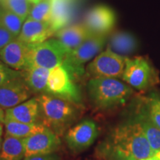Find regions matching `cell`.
Here are the masks:
<instances>
[{
	"label": "cell",
	"mask_w": 160,
	"mask_h": 160,
	"mask_svg": "<svg viewBox=\"0 0 160 160\" xmlns=\"http://www.w3.org/2000/svg\"><path fill=\"white\" fill-rule=\"evenodd\" d=\"M73 0H52L51 25L55 31L67 26L71 19Z\"/></svg>",
	"instance_id": "cell-20"
},
{
	"label": "cell",
	"mask_w": 160,
	"mask_h": 160,
	"mask_svg": "<svg viewBox=\"0 0 160 160\" xmlns=\"http://www.w3.org/2000/svg\"><path fill=\"white\" fill-rule=\"evenodd\" d=\"M87 92L93 107L102 111L125 105L134 94L131 86L113 78H91Z\"/></svg>",
	"instance_id": "cell-2"
},
{
	"label": "cell",
	"mask_w": 160,
	"mask_h": 160,
	"mask_svg": "<svg viewBox=\"0 0 160 160\" xmlns=\"http://www.w3.org/2000/svg\"><path fill=\"white\" fill-rule=\"evenodd\" d=\"M107 47L124 57L132 54L138 48V41L133 34L127 31H116L108 39Z\"/></svg>",
	"instance_id": "cell-18"
},
{
	"label": "cell",
	"mask_w": 160,
	"mask_h": 160,
	"mask_svg": "<svg viewBox=\"0 0 160 160\" xmlns=\"http://www.w3.org/2000/svg\"><path fill=\"white\" fill-rule=\"evenodd\" d=\"M141 160H160V151L157 152V153H154L153 155L151 156V157Z\"/></svg>",
	"instance_id": "cell-30"
},
{
	"label": "cell",
	"mask_w": 160,
	"mask_h": 160,
	"mask_svg": "<svg viewBox=\"0 0 160 160\" xmlns=\"http://www.w3.org/2000/svg\"><path fill=\"white\" fill-rule=\"evenodd\" d=\"M126 58L106 48L88 64L86 71L91 78H113L122 79Z\"/></svg>",
	"instance_id": "cell-8"
},
{
	"label": "cell",
	"mask_w": 160,
	"mask_h": 160,
	"mask_svg": "<svg viewBox=\"0 0 160 160\" xmlns=\"http://www.w3.org/2000/svg\"><path fill=\"white\" fill-rule=\"evenodd\" d=\"M39 117V104L37 97L28 99L20 105L6 109L5 120L22 123H37Z\"/></svg>",
	"instance_id": "cell-17"
},
{
	"label": "cell",
	"mask_w": 160,
	"mask_h": 160,
	"mask_svg": "<svg viewBox=\"0 0 160 160\" xmlns=\"http://www.w3.org/2000/svg\"><path fill=\"white\" fill-rule=\"evenodd\" d=\"M154 153L132 113L112 128L96 151L100 160H141Z\"/></svg>",
	"instance_id": "cell-1"
},
{
	"label": "cell",
	"mask_w": 160,
	"mask_h": 160,
	"mask_svg": "<svg viewBox=\"0 0 160 160\" xmlns=\"http://www.w3.org/2000/svg\"><path fill=\"white\" fill-rule=\"evenodd\" d=\"M32 92L22 77L17 78L0 86V108H11L27 101Z\"/></svg>",
	"instance_id": "cell-12"
},
{
	"label": "cell",
	"mask_w": 160,
	"mask_h": 160,
	"mask_svg": "<svg viewBox=\"0 0 160 160\" xmlns=\"http://www.w3.org/2000/svg\"><path fill=\"white\" fill-rule=\"evenodd\" d=\"M29 44L16 38L0 50V60L6 65L17 71L28 68V52Z\"/></svg>",
	"instance_id": "cell-13"
},
{
	"label": "cell",
	"mask_w": 160,
	"mask_h": 160,
	"mask_svg": "<svg viewBox=\"0 0 160 160\" xmlns=\"http://www.w3.org/2000/svg\"><path fill=\"white\" fill-rule=\"evenodd\" d=\"M0 5L25 21L29 15L32 3L30 0H0Z\"/></svg>",
	"instance_id": "cell-26"
},
{
	"label": "cell",
	"mask_w": 160,
	"mask_h": 160,
	"mask_svg": "<svg viewBox=\"0 0 160 160\" xmlns=\"http://www.w3.org/2000/svg\"><path fill=\"white\" fill-rule=\"evenodd\" d=\"M37 97L42 124L57 134L64 131L76 119L77 111L74 104L46 93Z\"/></svg>",
	"instance_id": "cell-3"
},
{
	"label": "cell",
	"mask_w": 160,
	"mask_h": 160,
	"mask_svg": "<svg viewBox=\"0 0 160 160\" xmlns=\"http://www.w3.org/2000/svg\"><path fill=\"white\" fill-rule=\"evenodd\" d=\"M2 142H3V140L2 139V137H0V151H1L2 146Z\"/></svg>",
	"instance_id": "cell-33"
},
{
	"label": "cell",
	"mask_w": 160,
	"mask_h": 160,
	"mask_svg": "<svg viewBox=\"0 0 160 160\" xmlns=\"http://www.w3.org/2000/svg\"><path fill=\"white\" fill-rule=\"evenodd\" d=\"M5 113L3 109L0 108V122L1 123H4V121H5Z\"/></svg>",
	"instance_id": "cell-31"
},
{
	"label": "cell",
	"mask_w": 160,
	"mask_h": 160,
	"mask_svg": "<svg viewBox=\"0 0 160 160\" xmlns=\"http://www.w3.org/2000/svg\"><path fill=\"white\" fill-rule=\"evenodd\" d=\"M24 160H58V157L54 153L45 155H37L32 156V157H26Z\"/></svg>",
	"instance_id": "cell-29"
},
{
	"label": "cell",
	"mask_w": 160,
	"mask_h": 160,
	"mask_svg": "<svg viewBox=\"0 0 160 160\" xmlns=\"http://www.w3.org/2000/svg\"><path fill=\"white\" fill-rule=\"evenodd\" d=\"M3 134V126L2 124L0 122V137H2Z\"/></svg>",
	"instance_id": "cell-32"
},
{
	"label": "cell",
	"mask_w": 160,
	"mask_h": 160,
	"mask_svg": "<svg viewBox=\"0 0 160 160\" xmlns=\"http://www.w3.org/2000/svg\"><path fill=\"white\" fill-rule=\"evenodd\" d=\"M21 77H22V71L11 68L0 60V86Z\"/></svg>",
	"instance_id": "cell-27"
},
{
	"label": "cell",
	"mask_w": 160,
	"mask_h": 160,
	"mask_svg": "<svg viewBox=\"0 0 160 160\" xmlns=\"http://www.w3.org/2000/svg\"><path fill=\"white\" fill-rule=\"evenodd\" d=\"M69 50L56 38H50L43 42L29 45L28 68L40 67L49 70L62 65Z\"/></svg>",
	"instance_id": "cell-6"
},
{
	"label": "cell",
	"mask_w": 160,
	"mask_h": 160,
	"mask_svg": "<svg viewBox=\"0 0 160 160\" xmlns=\"http://www.w3.org/2000/svg\"><path fill=\"white\" fill-rule=\"evenodd\" d=\"M133 107L132 114L139 123L151 149L156 153L160 151V129L150 118L142 98L137 99Z\"/></svg>",
	"instance_id": "cell-15"
},
{
	"label": "cell",
	"mask_w": 160,
	"mask_h": 160,
	"mask_svg": "<svg viewBox=\"0 0 160 160\" xmlns=\"http://www.w3.org/2000/svg\"><path fill=\"white\" fill-rule=\"evenodd\" d=\"M55 33L50 22L27 18L17 39L26 44L33 45L43 42L53 37Z\"/></svg>",
	"instance_id": "cell-14"
},
{
	"label": "cell",
	"mask_w": 160,
	"mask_h": 160,
	"mask_svg": "<svg viewBox=\"0 0 160 160\" xmlns=\"http://www.w3.org/2000/svg\"><path fill=\"white\" fill-rule=\"evenodd\" d=\"M84 24L65 26L53 35L70 51L77 48L93 35Z\"/></svg>",
	"instance_id": "cell-16"
},
{
	"label": "cell",
	"mask_w": 160,
	"mask_h": 160,
	"mask_svg": "<svg viewBox=\"0 0 160 160\" xmlns=\"http://www.w3.org/2000/svg\"><path fill=\"white\" fill-rule=\"evenodd\" d=\"M14 39H16L14 36L0 24V50L2 49Z\"/></svg>",
	"instance_id": "cell-28"
},
{
	"label": "cell",
	"mask_w": 160,
	"mask_h": 160,
	"mask_svg": "<svg viewBox=\"0 0 160 160\" xmlns=\"http://www.w3.org/2000/svg\"><path fill=\"white\" fill-rule=\"evenodd\" d=\"M50 71L40 67H30L22 71L23 79L32 93H45Z\"/></svg>",
	"instance_id": "cell-19"
},
{
	"label": "cell",
	"mask_w": 160,
	"mask_h": 160,
	"mask_svg": "<svg viewBox=\"0 0 160 160\" xmlns=\"http://www.w3.org/2000/svg\"><path fill=\"white\" fill-rule=\"evenodd\" d=\"M122 80L133 89L148 91L159 83V71L148 57L126 58Z\"/></svg>",
	"instance_id": "cell-4"
},
{
	"label": "cell",
	"mask_w": 160,
	"mask_h": 160,
	"mask_svg": "<svg viewBox=\"0 0 160 160\" xmlns=\"http://www.w3.org/2000/svg\"><path fill=\"white\" fill-rule=\"evenodd\" d=\"M68 71L60 65L50 71L46 93L77 105L82 102L79 88Z\"/></svg>",
	"instance_id": "cell-7"
},
{
	"label": "cell",
	"mask_w": 160,
	"mask_h": 160,
	"mask_svg": "<svg viewBox=\"0 0 160 160\" xmlns=\"http://www.w3.org/2000/svg\"><path fill=\"white\" fill-rule=\"evenodd\" d=\"M60 144L61 141L57 133L48 128L24 139L25 158L53 153L58 149Z\"/></svg>",
	"instance_id": "cell-11"
},
{
	"label": "cell",
	"mask_w": 160,
	"mask_h": 160,
	"mask_svg": "<svg viewBox=\"0 0 160 160\" xmlns=\"http://www.w3.org/2000/svg\"><path fill=\"white\" fill-rule=\"evenodd\" d=\"M25 152L24 139L6 133L0 151V160H22Z\"/></svg>",
	"instance_id": "cell-21"
},
{
	"label": "cell",
	"mask_w": 160,
	"mask_h": 160,
	"mask_svg": "<svg viewBox=\"0 0 160 160\" xmlns=\"http://www.w3.org/2000/svg\"><path fill=\"white\" fill-rule=\"evenodd\" d=\"M7 134L13 137L25 139L31 136L39 133L48 128L44 125L42 123H22L19 122L5 120L4 121Z\"/></svg>",
	"instance_id": "cell-22"
},
{
	"label": "cell",
	"mask_w": 160,
	"mask_h": 160,
	"mask_svg": "<svg viewBox=\"0 0 160 160\" xmlns=\"http://www.w3.org/2000/svg\"><path fill=\"white\" fill-rule=\"evenodd\" d=\"M97 137L96 123L91 119H85L68 130L65 140L70 150L79 153L93 145Z\"/></svg>",
	"instance_id": "cell-9"
},
{
	"label": "cell",
	"mask_w": 160,
	"mask_h": 160,
	"mask_svg": "<svg viewBox=\"0 0 160 160\" xmlns=\"http://www.w3.org/2000/svg\"><path fill=\"white\" fill-rule=\"evenodd\" d=\"M107 35L93 34L77 48L70 51L65 56L62 65L71 77H81L85 73L84 65L103 51L108 43Z\"/></svg>",
	"instance_id": "cell-5"
},
{
	"label": "cell",
	"mask_w": 160,
	"mask_h": 160,
	"mask_svg": "<svg viewBox=\"0 0 160 160\" xmlns=\"http://www.w3.org/2000/svg\"><path fill=\"white\" fill-rule=\"evenodd\" d=\"M142 99L150 118L160 129V93L151 92L148 97Z\"/></svg>",
	"instance_id": "cell-25"
},
{
	"label": "cell",
	"mask_w": 160,
	"mask_h": 160,
	"mask_svg": "<svg viewBox=\"0 0 160 160\" xmlns=\"http://www.w3.org/2000/svg\"><path fill=\"white\" fill-rule=\"evenodd\" d=\"M52 0H37L32 4L28 18L37 21L50 22L51 17Z\"/></svg>",
	"instance_id": "cell-24"
},
{
	"label": "cell",
	"mask_w": 160,
	"mask_h": 160,
	"mask_svg": "<svg viewBox=\"0 0 160 160\" xmlns=\"http://www.w3.org/2000/svg\"><path fill=\"white\" fill-rule=\"evenodd\" d=\"M117 17L113 10L105 5L90 9L84 19V25L93 34L108 35L113 29Z\"/></svg>",
	"instance_id": "cell-10"
},
{
	"label": "cell",
	"mask_w": 160,
	"mask_h": 160,
	"mask_svg": "<svg viewBox=\"0 0 160 160\" xmlns=\"http://www.w3.org/2000/svg\"><path fill=\"white\" fill-rule=\"evenodd\" d=\"M25 20L0 5V24L11 32L16 38L21 32Z\"/></svg>",
	"instance_id": "cell-23"
}]
</instances>
